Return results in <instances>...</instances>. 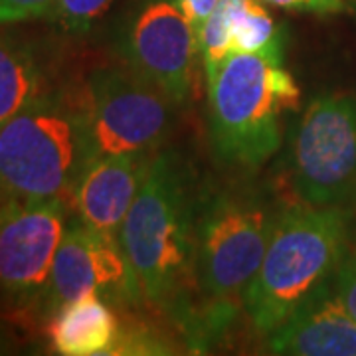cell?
I'll list each match as a JSON object with an SVG mask.
<instances>
[{"mask_svg":"<svg viewBox=\"0 0 356 356\" xmlns=\"http://www.w3.org/2000/svg\"><path fill=\"white\" fill-rule=\"evenodd\" d=\"M117 50L137 76L177 105L188 102L198 36L172 0H147L129 18Z\"/></svg>","mask_w":356,"mask_h":356,"instance_id":"30bf717a","label":"cell"},{"mask_svg":"<svg viewBox=\"0 0 356 356\" xmlns=\"http://www.w3.org/2000/svg\"><path fill=\"white\" fill-rule=\"evenodd\" d=\"M89 293H99L113 307L137 305L145 299L119 236L89 228L77 218L67 222L58 245L38 318L50 321L60 307Z\"/></svg>","mask_w":356,"mask_h":356,"instance_id":"9c48e42d","label":"cell"},{"mask_svg":"<svg viewBox=\"0 0 356 356\" xmlns=\"http://www.w3.org/2000/svg\"><path fill=\"white\" fill-rule=\"evenodd\" d=\"M175 353L163 334L135 318L121 317V329L111 355H170Z\"/></svg>","mask_w":356,"mask_h":356,"instance_id":"2e32d148","label":"cell"},{"mask_svg":"<svg viewBox=\"0 0 356 356\" xmlns=\"http://www.w3.org/2000/svg\"><path fill=\"white\" fill-rule=\"evenodd\" d=\"M261 2L281 8V10L317 14V16H331V14H341L348 10L346 0H261Z\"/></svg>","mask_w":356,"mask_h":356,"instance_id":"ffe728a7","label":"cell"},{"mask_svg":"<svg viewBox=\"0 0 356 356\" xmlns=\"http://www.w3.org/2000/svg\"><path fill=\"white\" fill-rule=\"evenodd\" d=\"M97 154H153L175 127L177 103L127 65H99L83 83Z\"/></svg>","mask_w":356,"mask_h":356,"instance_id":"52a82bcc","label":"cell"},{"mask_svg":"<svg viewBox=\"0 0 356 356\" xmlns=\"http://www.w3.org/2000/svg\"><path fill=\"white\" fill-rule=\"evenodd\" d=\"M111 4L113 0H58L51 18H56L65 32L79 36L91 30Z\"/></svg>","mask_w":356,"mask_h":356,"instance_id":"e0dca14e","label":"cell"},{"mask_svg":"<svg viewBox=\"0 0 356 356\" xmlns=\"http://www.w3.org/2000/svg\"><path fill=\"white\" fill-rule=\"evenodd\" d=\"M154 154V153H153ZM153 154H97L77 178L70 204L89 228L119 236Z\"/></svg>","mask_w":356,"mask_h":356,"instance_id":"7c38bea8","label":"cell"},{"mask_svg":"<svg viewBox=\"0 0 356 356\" xmlns=\"http://www.w3.org/2000/svg\"><path fill=\"white\" fill-rule=\"evenodd\" d=\"M172 2L188 18V22L194 26V30H198L204 24V20L216 10L220 0H172Z\"/></svg>","mask_w":356,"mask_h":356,"instance_id":"44dd1931","label":"cell"},{"mask_svg":"<svg viewBox=\"0 0 356 356\" xmlns=\"http://www.w3.org/2000/svg\"><path fill=\"white\" fill-rule=\"evenodd\" d=\"M269 350L295 356H356V321L344 307L334 275L269 332Z\"/></svg>","mask_w":356,"mask_h":356,"instance_id":"8fae6325","label":"cell"},{"mask_svg":"<svg viewBox=\"0 0 356 356\" xmlns=\"http://www.w3.org/2000/svg\"><path fill=\"white\" fill-rule=\"evenodd\" d=\"M228 13L232 48L255 54L269 62L285 60V30L261 0H220Z\"/></svg>","mask_w":356,"mask_h":356,"instance_id":"9a60e30c","label":"cell"},{"mask_svg":"<svg viewBox=\"0 0 356 356\" xmlns=\"http://www.w3.org/2000/svg\"><path fill=\"white\" fill-rule=\"evenodd\" d=\"M280 210L257 186L234 184L202 196L194 245L198 311L191 346L214 343L240 313Z\"/></svg>","mask_w":356,"mask_h":356,"instance_id":"7a4b0ae2","label":"cell"},{"mask_svg":"<svg viewBox=\"0 0 356 356\" xmlns=\"http://www.w3.org/2000/svg\"><path fill=\"white\" fill-rule=\"evenodd\" d=\"M353 210L297 202L281 206L243 309L254 329L273 332L321 283L331 280L350 245Z\"/></svg>","mask_w":356,"mask_h":356,"instance_id":"277c9868","label":"cell"},{"mask_svg":"<svg viewBox=\"0 0 356 356\" xmlns=\"http://www.w3.org/2000/svg\"><path fill=\"white\" fill-rule=\"evenodd\" d=\"M337 281V289L343 299L346 311L355 317L356 321V245H348L346 254H344L341 266L334 273Z\"/></svg>","mask_w":356,"mask_h":356,"instance_id":"d6986e66","label":"cell"},{"mask_svg":"<svg viewBox=\"0 0 356 356\" xmlns=\"http://www.w3.org/2000/svg\"><path fill=\"white\" fill-rule=\"evenodd\" d=\"M119 329L121 317L99 293L65 303L48 321L51 348L64 356L111 355Z\"/></svg>","mask_w":356,"mask_h":356,"instance_id":"4fadbf2b","label":"cell"},{"mask_svg":"<svg viewBox=\"0 0 356 356\" xmlns=\"http://www.w3.org/2000/svg\"><path fill=\"white\" fill-rule=\"evenodd\" d=\"M58 0H0V24L54 16Z\"/></svg>","mask_w":356,"mask_h":356,"instance_id":"ac0fdd59","label":"cell"},{"mask_svg":"<svg viewBox=\"0 0 356 356\" xmlns=\"http://www.w3.org/2000/svg\"><path fill=\"white\" fill-rule=\"evenodd\" d=\"M95 156L83 88H54L0 129V204L72 198Z\"/></svg>","mask_w":356,"mask_h":356,"instance_id":"3957f363","label":"cell"},{"mask_svg":"<svg viewBox=\"0 0 356 356\" xmlns=\"http://www.w3.org/2000/svg\"><path fill=\"white\" fill-rule=\"evenodd\" d=\"M202 196L186 159L170 149L156 151L119 229L145 299L172 318L188 341L198 311L194 245Z\"/></svg>","mask_w":356,"mask_h":356,"instance_id":"6da1fadb","label":"cell"},{"mask_svg":"<svg viewBox=\"0 0 356 356\" xmlns=\"http://www.w3.org/2000/svg\"><path fill=\"white\" fill-rule=\"evenodd\" d=\"M8 353V341H6V337L0 332V355H6Z\"/></svg>","mask_w":356,"mask_h":356,"instance_id":"7402d4cb","label":"cell"},{"mask_svg":"<svg viewBox=\"0 0 356 356\" xmlns=\"http://www.w3.org/2000/svg\"><path fill=\"white\" fill-rule=\"evenodd\" d=\"M208 83V131L218 161L254 170L280 151L281 119L301 109V89L285 65L232 51Z\"/></svg>","mask_w":356,"mask_h":356,"instance_id":"5b68a950","label":"cell"},{"mask_svg":"<svg viewBox=\"0 0 356 356\" xmlns=\"http://www.w3.org/2000/svg\"><path fill=\"white\" fill-rule=\"evenodd\" d=\"M289 166L301 202L356 208V93L327 91L307 105L293 133Z\"/></svg>","mask_w":356,"mask_h":356,"instance_id":"8992f818","label":"cell"},{"mask_svg":"<svg viewBox=\"0 0 356 356\" xmlns=\"http://www.w3.org/2000/svg\"><path fill=\"white\" fill-rule=\"evenodd\" d=\"M67 214L64 198L0 204V303L38 317Z\"/></svg>","mask_w":356,"mask_h":356,"instance_id":"ba28073f","label":"cell"},{"mask_svg":"<svg viewBox=\"0 0 356 356\" xmlns=\"http://www.w3.org/2000/svg\"><path fill=\"white\" fill-rule=\"evenodd\" d=\"M48 81L46 62L32 44L0 34V129L50 91Z\"/></svg>","mask_w":356,"mask_h":356,"instance_id":"5bb4252c","label":"cell"}]
</instances>
